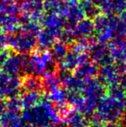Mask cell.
Segmentation results:
<instances>
[{
  "mask_svg": "<svg viewBox=\"0 0 126 127\" xmlns=\"http://www.w3.org/2000/svg\"><path fill=\"white\" fill-rule=\"evenodd\" d=\"M5 106H6V110L11 112H15V113H19L23 109L20 102V99L18 96L8 98L6 101H5Z\"/></svg>",
  "mask_w": 126,
  "mask_h": 127,
  "instance_id": "obj_15",
  "label": "cell"
},
{
  "mask_svg": "<svg viewBox=\"0 0 126 127\" xmlns=\"http://www.w3.org/2000/svg\"><path fill=\"white\" fill-rule=\"evenodd\" d=\"M42 28V25L40 23L33 21V20H28L25 23H23L20 24L19 30L22 32H24L27 34L31 35H34L36 37L38 33Z\"/></svg>",
  "mask_w": 126,
  "mask_h": 127,
  "instance_id": "obj_13",
  "label": "cell"
},
{
  "mask_svg": "<svg viewBox=\"0 0 126 127\" xmlns=\"http://www.w3.org/2000/svg\"><path fill=\"white\" fill-rule=\"evenodd\" d=\"M1 68L3 72L11 76H19L24 74H31L30 68L29 56L17 52H11Z\"/></svg>",
  "mask_w": 126,
  "mask_h": 127,
  "instance_id": "obj_4",
  "label": "cell"
},
{
  "mask_svg": "<svg viewBox=\"0 0 126 127\" xmlns=\"http://www.w3.org/2000/svg\"><path fill=\"white\" fill-rule=\"evenodd\" d=\"M21 89L25 92H40V90H43L40 77L34 74H26L21 78Z\"/></svg>",
  "mask_w": 126,
  "mask_h": 127,
  "instance_id": "obj_10",
  "label": "cell"
},
{
  "mask_svg": "<svg viewBox=\"0 0 126 127\" xmlns=\"http://www.w3.org/2000/svg\"><path fill=\"white\" fill-rule=\"evenodd\" d=\"M6 34L2 32V30L0 28V52H1L3 49L6 48Z\"/></svg>",
  "mask_w": 126,
  "mask_h": 127,
  "instance_id": "obj_17",
  "label": "cell"
},
{
  "mask_svg": "<svg viewBox=\"0 0 126 127\" xmlns=\"http://www.w3.org/2000/svg\"><path fill=\"white\" fill-rule=\"evenodd\" d=\"M61 31L58 30L44 28L36 35V41H37V46L40 49H49L54 44L57 38L59 37Z\"/></svg>",
  "mask_w": 126,
  "mask_h": 127,
  "instance_id": "obj_6",
  "label": "cell"
},
{
  "mask_svg": "<svg viewBox=\"0 0 126 127\" xmlns=\"http://www.w3.org/2000/svg\"><path fill=\"white\" fill-rule=\"evenodd\" d=\"M42 27L61 31L65 24L64 16L55 13H45L40 21Z\"/></svg>",
  "mask_w": 126,
  "mask_h": 127,
  "instance_id": "obj_7",
  "label": "cell"
},
{
  "mask_svg": "<svg viewBox=\"0 0 126 127\" xmlns=\"http://www.w3.org/2000/svg\"><path fill=\"white\" fill-rule=\"evenodd\" d=\"M0 11L6 15H19V2L15 0H0Z\"/></svg>",
  "mask_w": 126,
  "mask_h": 127,
  "instance_id": "obj_11",
  "label": "cell"
},
{
  "mask_svg": "<svg viewBox=\"0 0 126 127\" xmlns=\"http://www.w3.org/2000/svg\"><path fill=\"white\" fill-rule=\"evenodd\" d=\"M0 126L2 127H22L24 126V120L19 113L5 110L0 114Z\"/></svg>",
  "mask_w": 126,
  "mask_h": 127,
  "instance_id": "obj_8",
  "label": "cell"
},
{
  "mask_svg": "<svg viewBox=\"0 0 126 127\" xmlns=\"http://www.w3.org/2000/svg\"><path fill=\"white\" fill-rule=\"evenodd\" d=\"M19 76H11L0 85V95L3 98L18 96L21 91V78Z\"/></svg>",
  "mask_w": 126,
  "mask_h": 127,
  "instance_id": "obj_5",
  "label": "cell"
},
{
  "mask_svg": "<svg viewBox=\"0 0 126 127\" xmlns=\"http://www.w3.org/2000/svg\"><path fill=\"white\" fill-rule=\"evenodd\" d=\"M51 54L52 56L55 60L60 61L64 57V56L67 54V48L66 45L64 43V42H57L55 41L54 44L51 46Z\"/></svg>",
  "mask_w": 126,
  "mask_h": 127,
  "instance_id": "obj_14",
  "label": "cell"
},
{
  "mask_svg": "<svg viewBox=\"0 0 126 127\" xmlns=\"http://www.w3.org/2000/svg\"><path fill=\"white\" fill-rule=\"evenodd\" d=\"M15 1H17V2H19V1H21V0H15Z\"/></svg>",
  "mask_w": 126,
  "mask_h": 127,
  "instance_id": "obj_20",
  "label": "cell"
},
{
  "mask_svg": "<svg viewBox=\"0 0 126 127\" xmlns=\"http://www.w3.org/2000/svg\"><path fill=\"white\" fill-rule=\"evenodd\" d=\"M11 52L12 51L11 49L5 48L0 52V68H1L2 65L3 64V63L6 61V60L7 59V57L9 56V55L11 54Z\"/></svg>",
  "mask_w": 126,
  "mask_h": 127,
  "instance_id": "obj_16",
  "label": "cell"
},
{
  "mask_svg": "<svg viewBox=\"0 0 126 127\" xmlns=\"http://www.w3.org/2000/svg\"><path fill=\"white\" fill-rule=\"evenodd\" d=\"M66 93L59 86H55L48 91V99L52 102V104L59 105L63 104L65 100Z\"/></svg>",
  "mask_w": 126,
  "mask_h": 127,
  "instance_id": "obj_12",
  "label": "cell"
},
{
  "mask_svg": "<svg viewBox=\"0 0 126 127\" xmlns=\"http://www.w3.org/2000/svg\"><path fill=\"white\" fill-rule=\"evenodd\" d=\"M29 62L31 74L39 77L55 72V60L48 49H35L29 56Z\"/></svg>",
  "mask_w": 126,
  "mask_h": 127,
  "instance_id": "obj_1",
  "label": "cell"
},
{
  "mask_svg": "<svg viewBox=\"0 0 126 127\" xmlns=\"http://www.w3.org/2000/svg\"><path fill=\"white\" fill-rule=\"evenodd\" d=\"M53 104L48 98H43L41 103L28 109H25L22 113L24 121L36 127H47L51 122V113Z\"/></svg>",
  "mask_w": 126,
  "mask_h": 127,
  "instance_id": "obj_2",
  "label": "cell"
},
{
  "mask_svg": "<svg viewBox=\"0 0 126 127\" xmlns=\"http://www.w3.org/2000/svg\"><path fill=\"white\" fill-rule=\"evenodd\" d=\"M6 45L12 52L27 55L37 48L36 37L19 30L13 34H6Z\"/></svg>",
  "mask_w": 126,
  "mask_h": 127,
  "instance_id": "obj_3",
  "label": "cell"
},
{
  "mask_svg": "<svg viewBox=\"0 0 126 127\" xmlns=\"http://www.w3.org/2000/svg\"><path fill=\"white\" fill-rule=\"evenodd\" d=\"M43 96L40 92L31 91L25 92L19 97L22 105V108L24 109H28L39 105L43 100Z\"/></svg>",
  "mask_w": 126,
  "mask_h": 127,
  "instance_id": "obj_9",
  "label": "cell"
},
{
  "mask_svg": "<svg viewBox=\"0 0 126 127\" xmlns=\"http://www.w3.org/2000/svg\"><path fill=\"white\" fill-rule=\"evenodd\" d=\"M47 127H58V126H56L55 124H52V125H50V124H49Z\"/></svg>",
  "mask_w": 126,
  "mask_h": 127,
  "instance_id": "obj_19",
  "label": "cell"
},
{
  "mask_svg": "<svg viewBox=\"0 0 126 127\" xmlns=\"http://www.w3.org/2000/svg\"><path fill=\"white\" fill-rule=\"evenodd\" d=\"M22 127H36V126H32V125H31V124H27V125H24Z\"/></svg>",
  "mask_w": 126,
  "mask_h": 127,
  "instance_id": "obj_18",
  "label": "cell"
}]
</instances>
